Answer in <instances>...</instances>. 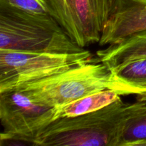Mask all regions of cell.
<instances>
[{"instance_id":"6da1fadb","label":"cell","mask_w":146,"mask_h":146,"mask_svg":"<svg viewBox=\"0 0 146 146\" xmlns=\"http://www.w3.org/2000/svg\"><path fill=\"white\" fill-rule=\"evenodd\" d=\"M145 104L138 100L126 104L120 96L98 111L57 118L33 137L31 145L120 146L128 121Z\"/></svg>"},{"instance_id":"7a4b0ae2","label":"cell","mask_w":146,"mask_h":146,"mask_svg":"<svg viewBox=\"0 0 146 146\" xmlns=\"http://www.w3.org/2000/svg\"><path fill=\"white\" fill-rule=\"evenodd\" d=\"M0 50L77 53L84 48L50 14H34L0 4Z\"/></svg>"},{"instance_id":"3957f363","label":"cell","mask_w":146,"mask_h":146,"mask_svg":"<svg viewBox=\"0 0 146 146\" xmlns=\"http://www.w3.org/2000/svg\"><path fill=\"white\" fill-rule=\"evenodd\" d=\"M111 72L96 59L29 83L14 90L27 94L37 103L58 108L78 98L105 89H111Z\"/></svg>"},{"instance_id":"277c9868","label":"cell","mask_w":146,"mask_h":146,"mask_svg":"<svg viewBox=\"0 0 146 146\" xmlns=\"http://www.w3.org/2000/svg\"><path fill=\"white\" fill-rule=\"evenodd\" d=\"M96 59L88 50L49 53L0 50V93L12 91Z\"/></svg>"},{"instance_id":"5b68a950","label":"cell","mask_w":146,"mask_h":146,"mask_svg":"<svg viewBox=\"0 0 146 146\" xmlns=\"http://www.w3.org/2000/svg\"><path fill=\"white\" fill-rule=\"evenodd\" d=\"M118 0H48L50 14L82 48L98 43Z\"/></svg>"},{"instance_id":"8992f818","label":"cell","mask_w":146,"mask_h":146,"mask_svg":"<svg viewBox=\"0 0 146 146\" xmlns=\"http://www.w3.org/2000/svg\"><path fill=\"white\" fill-rule=\"evenodd\" d=\"M56 108L33 101L19 90L0 93L1 143L31 145L33 137L56 120Z\"/></svg>"},{"instance_id":"52a82bcc","label":"cell","mask_w":146,"mask_h":146,"mask_svg":"<svg viewBox=\"0 0 146 146\" xmlns=\"http://www.w3.org/2000/svg\"><path fill=\"white\" fill-rule=\"evenodd\" d=\"M146 29V0H118L101 32L99 46L115 44Z\"/></svg>"},{"instance_id":"ba28073f","label":"cell","mask_w":146,"mask_h":146,"mask_svg":"<svg viewBox=\"0 0 146 146\" xmlns=\"http://www.w3.org/2000/svg\"><path fill=\"white\" fill-rule=\"evenodd\" d=\"M110 70L111 90L118 95H138L146 90V57L125 61Z\"/></svg>"},{"instance_id":"9c48e42d","label":"cell","mask_w":146,"mask_h":146,"mask_svg":"<svg viewBox=\"0 0 146 146\" xmlns=\"http://www.w3.org/2000/svg\"><path fill=\"white\" fill-rule=\"evenodd\" d=\"M97 58L109 69L131 60L146 57V29L134 33L96 53Z\"/></svg>"},{"instance_id":"30bf717a","label":"cell","mask_w":146,"mask_h":146,"mask_svg":"<svg viewBox=\"0 0 146 146\" xmlns=\"http://www.w3.org/2000/svg\"><path fill=\"white\" fill-rule=\"evenodd\" d=\"M120 96L111 89L94 93L56 108V119L78 116L98 111L113 104Z\"/></svg>"},{"instance_id":"8fae6325","label":"cell","mask_w":146,"mask_h":146,"mask_svg":"<svg viewBox=\"0 0 146 146\" xmlns=\"http://www.w3.org/2000/svg\"><path fill=\"white\" fill-rule=\"evenodd\" d=\"M146 146V104L127 122L120 146Z\"/></svg>"},{"instance_id":"7c38bea8","label":"cell","mask_w":146,"mask_h":146,"mask_svg":"<svg viewBox=\"0 0 146 146\" xmlns=\"http://www.w3.org/2000/svg\"><path fill=\"white\" fill-rule=\"evenodd\" d=\"M0 4H7L27 12L50 14L48 0H0Z\"/></svg>"},{"instance_id":"4fadbf2b","label":"cell","mask_w":146,"mask_h":146,"mask_svg":"<svg viewBox=\"0 0 146 146\" xmlns=\"http://www.w3.org/2000/svg\"><path fill=\"white\" fill-rule=\"evenodd\" d=\"M138 101H145L146 102V90L145 91H143L141 94H138Z\"/></svg>"}]
</instances>
